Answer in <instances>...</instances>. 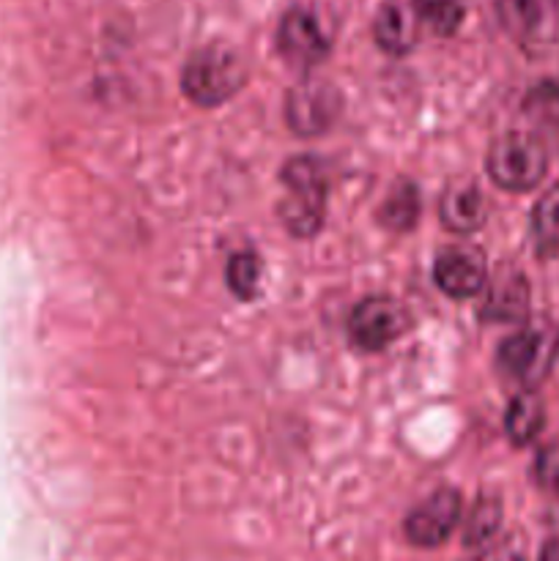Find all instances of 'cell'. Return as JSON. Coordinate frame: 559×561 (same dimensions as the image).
Segmentation results:
<instances>
[{"label": "cell", "mask_w": 559, "mask_h": 561, "mask_svg": "<svg viewBox=\"0 0 559 561\" xmlns=\"http://www.w3.org/2000/svg\"><path fill=\"white\" fill-rule=\"evenodd\" d=\"M532 239L540 257L559 255V184H554L532 208Z\"/></svg>", "instance_id": "obj_16"}, {"label": "cell", "mask_w": 559, "mask_h": 561, "mask_svg": "<svg viewBox=\"0 0 559 561\" xmlns=\"http://www.w3.org/2000/svg\"><path fill=\"white\" fill-rule=\"evenodd\" d=\"M546 427V403L537 392H521L510 400L507 414H504V431L515 447H526L540 436Z\"/></svg>", "instance_id": "obj_13"}, {"label": "cell", "mask_w": 559, "mask_h": 561, "mask_svg": "<svg viewBox=\"0 0 559 561\" xmlns=\"http://www.w3.org/2000/svg\"><path fill=\"white\" fill-rule=\"evenodd\" d=\"M244 60L225 44H208V47L197 49L181 71V88H184L186 99L201 107L225 104L244 88Z\"/></svg>", "instance_id": "obj_2"}, {"label": "cell", "mask_w": 559, "mask_h": 561, "mask_svg": "<svg viewBox=\"0 0 559 561\" xmlns=\"http://www.w3.org/2000/svg\"><path fill=\"white\" fill-rule=\"evenodd\" d=\"M497 365L504 376L515 378V381L535 383L537 378L546 376L548 367L546 337L540 332H532V329H521V332L510 334L499 345Z\"/></svg>", "instance_id": "obj_9"}, {"label": "cell", "mask_w": 559, "mask_h": 561, "mask_svg": "<svg viewBox=\"0 0 559 561\" xmlns=\"http://www.w3.org/2000/svg\"><path fill=\"white\" fill-rule=\"evenodd\" d=\"M535 477L537 482H540V488H546L548 493L559 496V438L548 442L546 447L537 453Z\"/></svg>", "instance_id": "obj_22"}, {"label": "cell", "mask_w": 559, "mask_h": 561, "mask_svg": "<svg viewBox=\"0 0 559 561\" xmlns=\"http://www.w3.org/2000/svg\"><path fill=\"white\" fill-rule=\"evenodd\" d=\"M420 16H417L414 3L406 0H387L381 9L376 11L373 20V36L376 44L389 55H406L414 49L417 38H420Z\"/></svg>", "instance_id": "obj_11"}, {"label": "cell", "mask_w": 559, "mask_h": 561, "mask_svg": "<svg viewBox=\"0 0 559 561\" xmlns=\"http://www.w3.org/2000/svg\"><path fill=\"white\" fill-rule=\"evenodd\" d=\"M464 561H526V548L518 535H497L493 540L471 548Z\"/></svg>", "instance_id": "obj_20"}, {"label": "cell", "mask_w": 559, "mask_h": 561, "mask_svg": "<svg viewBox=\"0 0 559 561\" xmlns=\"http://www.w3.org/2000/svg\"><path fill=\"white\" fill-rule=\"evenodd\" d=\"M422 25L431 27L438 36H453L464 22L460 0H411Z\"/></svg>", "instance_id": "obj_18"}, {"label": "cell", "mask_w": 559, "mask_h": 561, "mask_svg": "<svg viewBox=\"0 0 559 561\" xmlns=\"http://www.w3.org/2000/svg\"><path fill=\"white\" fill-rule=\"evenodd\" d=\"M526 115L540 121V124L554 121V126H559V88L551 82H543L540 88H535L526 99Z\"/></svg>", "instance_id": "obj_21"}, {"label": "cell", "mask_w": 559, "mask_h": 561, "mask_svg": "<svg viewBox=\"0 0 559 561\" xmlns=\"http://www.w3.org/2000/svg\"><path fill=\"white\" fill-rule=\"evenodd\" d=\"M438 217L449 233H475L486 225L488 203L480 186L469 184V181H458L444 190L442 201H438Z\"/></svg>", "instance_id": "obj_12"}, {"label": "cell", "mask_w": 559, "mask_h": 561, "mask_svg": "<svg viewBox=\"0 0 559 561\" xmlns=\"http://www.w3.org/2000/svg\"><path fill=\"white\" fill-rule=\"evenodd\" d=\"M280 179L288 190L277 206L280 222L296 239H312L323 228L327 211V173L321 162L312 157H294L283 164Z\"/></svg>", "instance_id": "obj_1"}, {"label": "cell", "mask_w": 559, "mask_h": 561, "mask_svg": "<svg viewBox=\"0 0 559 561\" xmlns=\"http://www.w3.org/2000/svg\"><path fill=\"white\" fill-rule=\"evenodd\" d=\"M460 520V493L442 488L427 496L420 507L406 515V540L417 548H436L453 535Z\"/></svg>", "instance_id": "obj_7"}, {"label": "cell", "mask_w": 559, "mask_h": 561, "mask_svg": "<svg viewBox=\"0 0 559 561\" xmlns=\"http://www.w3.org/2000/svg\"><path fill=\"white\" fill-rule=\"evenodd\" d=\"M433 279H436L438 290L447 294L449 299H471L488 283L486 261L471 247H447L436 255Z\"/></svg>", "instance_id": "obj_8"}, {"label": "cell", "mask_w": 559, "mask_h": 561, "mask_svg": "<svg viewBox=\"0 0 559 561\" xmlns=\"http://www.w3.org/2000/svg\"><path fill=\"white\" fill-rule=\"evenodd\" d=\"M499 529H502V502H499V496L486 493V496L477 499L475 510H471L469 520H466L464 542L471 551V548L493 540L499 535Z\"/></svg>", "instance_id": "obj_17"}, {"label": "cell", "mask_w": 559, "mask_h": 561, "mask_svg": "<svg viewBox=\"0 0 559 561\" xmlns=\"http://www.w3.org/2000/svg\"><path fill=\"white\" fill-rule=\"evenodd\" d=\"M277 49L296 69H310L321 64L329 53V36L321 20L307 9L285 11L277 27Z\"/></svg>", "instance_id": "obj_6"}, {"label": "cell", "mask_w": 559, "mask_h": 561, "mask_svg": "<svg viewBox=\"0 0 559 561\" xmlns=\"http://www.w3.org/2000/svg\"><path fill=\"white\" fill-rule=\"evenodd\" d=\"M497 14L510 36L529 42L546 25L548 3L546 0H497Z\"/></svg>", "instance_id": "obj_14"}, {"label": "cell", "mask_w": 559, "mask_h": 561, "mask_svg": "<svg viewBox=\"0 0 559 561\" xmlns=\"http://www.w3.org/2000/svg\"><path fill=\"white\" fill-rule=\"evenodd\" d=\"M420 219V190L411 181H398L378 208V222L392 233H409Z\"/></svg>", "instance_id": "obj_15"}, {"label": "cell", "mask_w": 559, "mask_h": 561, "mask_svg": "<svg viewBox=\"0 0 559 561\" xmlns=\"http://www.w3.org/2000/svg\"><path fill=\"white\" fill-rule=\"evenodd\" d=\"M529 312V285L526 277L515 268L504 266L488 285L486 305H482L480 318L491 323H521Z\"/></svg>", "instance_id": "obj_10"}, {"label": "cell", "mask_w": 559, "mask_h": 561, "mask_svg": "<svg viewBox=\"0 0 559 561\" xmlns=\"http://www.w3.org/2000/svg\"><path fill=\"white\" fill-rule=\"evenodd\" d=\"M540 561H559V537L548 540L540 551Z\"/></svg>", "instance_id": "obj_23"}, {"label": "cell", "mask_w": 559, "mask_h": 561, "mask_svg": "<svg viewBox=\"0 0 559 561\" xmlns=\"http://www.w3.org/2000/svg\"><path fill=\"white\" fill-rule=\"evenodd\" d=\"M225 279L239 299H255L258 283H261V261H258L255 252H236L225 268Z\"/></svg>", "instance_id": "obj_19"}, {"label": "cell", "mask_w": 559, "mask_h": 561, "mask_svg": "<svg viewBox=\"0 0 559 561\" xmlns=\"http://www.w3.org/2000/svg\"><path fill=\"white\" fill-rule=\"evenodd\" d=\"M343 110V96L327 80H305L290 88L285 99V121L299 137H318L334 126Z\"/></svg>", "instance_id": "obj_4"}, {"label": "cell", "mask_w": 559, "mask_h": 561, "mask_svg": "<svg viewBox=\"0 0 559 561\" xmlns=\"http://www.w3.org/2000/svg\"><path fill=\"white\" fill-rule=\"evenodd\" d=\"M488 175L499 190L529 192L548 170V151L543 140L529 131H507L493 140L486 159Z\"/></svg>", "instance_id": "obj_3"}, {"label": "cell", "mask_w": 559, "mask_h": 561, "mask_svg": "<svg viewBox=\"0 0 559 561\" xmlns=\"http://www.w3.org/2000/svg\"><path fill=\"white\" fill-rule=\"evenodd\" d=\"M409 329V312L389 296H367L351 310L349 334L356 348L376 354Z\"/></svg>", "instance_id": "obj_5"}]
</instances>
